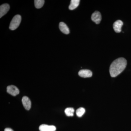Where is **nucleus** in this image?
Masks as SVG:
<instances>
[{
    "label": "nucleus",
    "mask_w": 131,
    "mask_h": 131,
    "mask_svg": "<svg viewBox=\"0 0 131 131\" xmlns=\"http://www.w3.org/2000/svg\"><path fill=\"white\" fill-rule=\"evenodd\" d=\"M127 63L126 59L124 58H120L114 61L109 69L111 76L115 77L120 74L125 69Z\"/></svg>",
    "instance_id": "nucleus-1"
},
{
    "label": "nucleus",
    "mask_w": 131,
    "mask_h": 131,
    "mask_svg": "<svg viewBox=\"0 0 131 131\" xmlns=\"http://www.w3.org/2000/svg\"><path fill=\"white\" fill-rule=\"evenodd\" d=\"M21 16L19 15H15L12 19L9 25V29L12 30H14L19 26L21 21Z\"/></svg>",
    "instance_id": "nucleus-2"
},
{
    "label": "nucleus",
    "mask_w": 131,
    "mask_h": 131,
    "mask_svg": "<svg viewBox=\"0 0 131 131\" xmlns=\"http://www.w3.org/2000/svg\"><path fill=\"white\" fill-rule=\"evenodd\" d=\"M7 91L8 93L14 96H16L19 93V91L18 88L14 85H10L7 86Z\"/></svg>",
    "instance_id": "nucleus-3"
},
{
    "label": "nucleus",
    "mask_w": 131,
    "mask_h": 131,
    "mask_svg": "<svg viewBox=\"0 0 131 131\" xmlns=\"http://www.w3.org/2000/svg\"><path fill=\"white\" fill-rule=\"evenodd\" d=\"M91 19L92 21L94 22L95 24H100L102 19L101 15L100 13L98 11H95L91 15Z\"/></svg>",
    "instance_id": "nucleus-4"
},
{
    "label": "nucleus",
    "mask_w": 131,
    "mask_h": 131,
    "mask_svg": "<svg viewBox=\"0 0 131 131\" xmlns=\"http://www.w3.org/2000/svg\"><path fill=\"white\" fill-rule=\"evenodd\" d=\"M78 75L81 77L86 78L91 77L93 75V73L91 71L89 70L83 69L79 71Z\"/></svg>",
    "instance_id": "nucleus-5"
},
{
    "label": "nucleus",
    "mask_w": 131,
    "mask_h": 131,
    "mask_svg": "<svg viewBox=\"0 0 131 131\" xmlns=\"http://www.w3.org/2000/svg\"><path fill=\"white\" fill-rule=\"evenodd\" d=\"M39 130L40 131H56V128L54 126L42 124L39 127Z\"/></svg>",
    "instance_id": "nucleus-6"
},
{
    "label": "nucleus",
    "mask_w": 131,
    "mask_h": 131,
    "mask_svg": "<svg viewBox=\"0 0 131 131\" xmlns=\"http://www.w3.org/2000/svg\"><path fill=\"white\" fill-rule=\"evenodd\" d=\"M21 101L23 106L26 110H30L31 107V102L29 98L27 96H24Z\"/></svg>",
    "instance_id": "nucleus-7"
},
{
    "label": "nucleus",
    "mask_w": 131,
    "mask_h": 131,
    "mask_svg": "<svg viewBox=\"0 0 131 131\" xmlns=\"http://www.w3.org/2000/svg\"><path fill=\"white\" fill-rule=\"evenodd\" d=\"M10 6L7 4H4L1 5L0 6V18L5 15L9 11Z\"/></svg>",
    "instance_id": "nucleus-8"
},
{
    "label": "nucleus",
    "mask_w": 131,
    "mask_h": 131,
    "mask_svg": "<svg viewBox=\"0 0 131 131\" xmlns=\"http://www.w3.org/2000/svg\"><path fill=\"white\" fill-rule=\"evenodd\" d=\"M123 25V22L120 20H117L113 24V28L116 32L119 33L121 31V28Z\"/></svg>",
    "instance_id": "nucleus-9"
},
{
    "label": "nucleus",
    "mask_w": 131,
    "mask_h": 131,
    "mask_svg": "<svg viewBox=\"0 0 131 131\" xmlns=\"http://www.w3.org/2000/svg\"><path fill=\"white\" fill-rule=\"evenodd\" d=\"M59 28L61 31L64 34H69V29L67 25L64 22H61L59 23Z\"/></svg>",
    "instance_id": "nucleus-10"
},
{
    "label": "nucleus",
    "mask_w": 131,
    "mask_h": 131,
    "mask_svg": "<svg viewBox=\"0 0 131 131\" xmlns=\"http://www.w3.org/2000/svg\"><path fill=\"white\" fill-rule=\"evenodd\" d=\"M80 1V0H71L69 6V9L71 10L75 9L79 6Z\"/></svg>",
    "instance_id": "nucleus-11"
},
{
    "label": "nucleus",
    "mask_w": 131,
    "mask_h": 131,
    "mask_svg": "<svg viewBox=\"0 0 131 131\" xmlns=\"http://www.w3.org/2000/svg\"><path fill=\"white\" fill-rule=\"evenodd\" d=\"M74 109L72 107H68L66 108L64 112L66 115L69 117H72L74 115Z\"/></svg>",
    "instance_id": "nucleus-12"
},
{
    "label": "nucleus",
    "mask_w": 131,
    "mask_h": 131,
    "mask_svg": "<svg viewBox=\"0 0 131 131\" xmlns=\"http://www.w3.org/2000/svg\"><path fill=\"white\" fill-rule=\"evenodd\" d=\"M44 0H35L34 4L35 7L37 8H40L43 6L45 3Z\"/></svg>",
    "instance_id": "nucleus-13"
},
{
    "label": "nucleus",
    "mask_w": 131,
    "mask_h": 131,
    "mask_svg": "<svg viewBox=\"0 0 131 131\" xmlns=\"http://www.w3.org/2000/svg\"><path fill=\"white\" fill-rule=\"evenodd\" d=\"M85 112V109L83 107H80L76 111V114L78 117H81Z\"/></svg>",
    "instance_id": "nucleus-14"
},
{
    "label": "nucleus",
    "mask_w": 131,
    "mask_h": 131,
    "mask_svg": "<svg viewBox=\"0 0 131 131\" xmlns=\"http://www.w3.org/2000/svg\"><path fill=\"white\" fill-rule=\"evenodd\" d=\"M5 131H14L12 129L9 128H6L5 129Z\"/></svg>",
    "instance_id": "nucleus-15"
}]
</instances>
